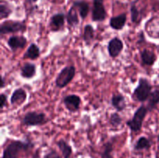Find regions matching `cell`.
<instances>
[{
    "label": "cell",
    "mask_w": 159,
    "mask_h": 158,
    "mask_svg": "<svg viewBox=\"0 0 159 158\" xmlns=\"http://www.w3.org/2000/svg\"><path fill=\"white\" fill-rule=\"evenodd\" d=\"M27 1L29 2L30 3H34V2H36L38 1V0H27Z\"/></svg>",
    "instance_id": "31"
},
{
    "label": "cell",
    "mask_w": 159,
    "mask_h": 158,
    "mask_svg": "<svg viewBox=\"0 0 159 158\" xmlns=\"http://www.w3.org/2000/svg\"><path fill=\"white\" fill-rule=\"evenodd\" d=\"M148 112V109L145 105H141L136 110V112L134 114L133 118L127 121L126 124L132 132H138L141 129L143 122H144V119L147 116Z\"/></svg>",
    "instance_id": "2"
},
{
    "label": "cell",
    "mask_w": 159,
    "mask_h": 158,
    "mask_svg": "<svg viewBox=\"0 0 159 158\" xmlns=\"http://www.w3.org/2000/svg\"><path fill=\"white\" fill-rule=\"evenodd\" d=\"M56 145L59 148L62 153V156L63 158H70L71 154H72V148L71 146L65 140V139H61L60 140L57 141L56 143Z\"/></svg>",
    "instance_id": "19"
},
{
    "label": "cell",
    "mask_w": 159,
    "mask_h": 158,
    "mask_svg": "<svg viewBox=\"0 0 159 158\" xmlns=\"http://www.w3.org/2000/svg\"><path fill=\"white\" fill-rule=\"evenodd\" d=\"M151 146H152L151 141L145 136H141L138 139L134 149L138 151L143 150H149L151 148Z\"/></svg>",
    "instance_id": "23"
},
{
    "label": "cell",
    "mask_w": 159,
    "mask_h": 158,
    "mask_svg": "<svg viewBox=\"0 0 159 158\" xmlns=\"http://www.w3.org/2000/svg\"><path fill=\"white\" fill-rule=\"evenodd\" d=\"M26 29V24L23 22L15 20H6L0 25V35L13 33L17 32H25Z\"/></svg>",
    "instance_id": "6"
},
{
    "label": "cell",
    "mask_w": 159,
    "mask_h": 158,
    "mask_svg": "<svg viewBox=\"0 0 159 158\" xmlns=\"http://www.w3.org/2000/svg\"><path fill=\"white\" fill-rule=\"evenodd\" d=\"M65 18H66V16L62 12H59V13L53 15L51 18V21H50V26H51V30H61L64 27Z\"/></svg>",
    "instance_id": "11"
},
{
    "label": "cell",
    "mask_w": 159,
    "mask_h": 158,
    "mask_svg": "<svg viewBox=\"0 0 159 158\" xmlns=\"http://www.w3.org/2000/svg\"><path fill=\"white\" fill-rule=\"evenodd\" d=\"M152 91V86L148 80L144 77L139 79L138 85L134 91V96L135 99L140 102H144L149 99Z\"/></svg>",
    "instance_id": "3"
},
{
    "label": "cell",
    "mask_w": 159,
    "mask_h": 158,
    "mask_svg": "<svg viewBox=\"0 0 159 158\" xmlns=\"http://www.w3.org/2000/svg\"><path fill=\"white\" fill-rule=\"evenodd\" d=\"M27 43L26 37L23 36H12L7 41L8 46L12 51H16L18 49H23Z\"/></svg>",
    "instance_id": "10"
},
{
    "label": "cell",
    "mask_w": 159,
    "mask_h": 158,
    "mask_svg": "<svg viewBox=\"0 0 159 158\" xmlns=\"http://www.w3.org/2000/svg\"><path fill=\"white\" fill-rule=\"evenodd\" d=\"M6 85V81H5V78L3 77H2V83H1V88H3Z\"/></svg>",
    "instance_id": "30"
},
{
    "label": "cell",
    "mask_w": 159,
    "mask_h": 158,
    "mask_svg": "<svg viewBox=\"0 0 159 158\" xmlns=\"http://www.w3.org/2000/svg\"><path fill=\"white\" fill-rule=\"evenodd\" d=\"M111 105L117 112H122L126 108V99L120 93L113 94L111 99Z\"/></svg>",
    "instance_id": "13"
},
{
    "label": "cell",
    "mask_w": 159,
    "mask_h": 158,
    "mask_svg": "<svg viewBox=\"0 0 159 158\" xmlns=\"http://www.w3.org/2000/svg\"><path fill=\"white\" fill-rule=\"evenodd\" d=\"M73 6L79 10V15L82 20H85L89 12V5L84 0H78L73 2Z\"/></svg>",
    "instance_id": "16"
},
{
    "label": "cell",
    "mask_w": 159,
    "mask_h": 158,
    "mask_svg": "<svg viewBox=\"0 0 159 158\" xmlns=\"http://www.w3.org/2000/svg\"><path fill=\"white\" fill-rule=\"evenodd\" d=\"M36 65L32 63H25L21 68V76L24 78L30 79L36 75Z\"/></svg>",
    "instance_id": "17"
},
{
    "label": "cell",
    "mask_w": 159,
    "mask_h": 158,
    "mask_svg": "<svg viewBox=\"0 0 159 158\" xmlns=\"http://www.w3.org/2000/svg\"><path fill=\"white\" fill-rule=\"evenodd\" d=\"M127 23V14L122 13L110 20V26L116 30H121Z\"/></svg>",
    "instance_id": "14"
},
{
    "label": "cell",
    "mask_w": 159,
    "mask_h": 158,
    "mask_svg": "<svg viewBox=\"0 0 159 158\" xmlns=\"http://www.w3.org/2000/svg\"><path fill=\"white\" fill-rule=\"evenodd\" d=\"M22 122L26 126H37L46 124L48 119L46 115L43 112H37L34 111L28 112L23 117Z\"/></svg>",
    "instance_id": "5"
},
{
    "label": "cell",
    "mask_w": 159,
    "mask_h": 158,
    "mask_svg": "<svg viewBox=\"0 0 159 158\" xmlns=\"http://www.w3.org/2000/svg\"><path fill=\"white\" fill-rule=\"evenodd\" d=\"M63 102L68 111L71 112H75L80 108L82 99L77 94H69L64 98Z\"/></svg>",
    "instance_id": "9"
},
{
    "label": "cell",
    "mask_w": 159,
    "mask_h": 158,
    "mask_svg": "<svg viewBox=\"0 0 159 158\" xmlns=\"http://www.w3.org/2000/svg\"><path fill=\"white\" fill-rule=\"evenodd\" d=\"M141 57L143 66H152L156 61V55L155 53L148 49L143 50Z\"/></svg>",
    "instance_id": "15"
},
{
    "label": "cell",
    "mask_w": 159,
    "mask_h": 158,
    "mask_svg": "<svg viewBox=\"0 0 159 158\" xmlns=\"http://www.w3.org/2000/svg\"><path fill=\"white\" fill-rule=\"evenodd\" d=\"M94 39V29L91 25H86L84 28L83 40L87 44H89L90 42Z\"/></svg>",
    "instance_id": "24"
},
{
    "label": "cell",
    "mask_w": 159,
    "mask_h": 158,
    "mask_svg": "<svg viewBox=\"0 0 159 158\" xmlns=\"http://www.w3.org/2000/svg\"><path fill=\"white\" fill-rule=\"evenodd\" d=\"M130 14H131V21L134 23H138L141 20V12L138 10V7L134 2L130 6Z\"/></svg>",
    "instance_id": "25"
},
{
    "label": "cell",
    "mask_w": 159,
    "mask_h": 158,
    "mask_svg": "<svg viewBox=\"0 0 159 158\" xmlns=\"http://www.w3.org/2000/svg\"><path fill=\"white\" fill-rule=\"evenodd\" d=\"M34 147L30 140H12L5 147L2 158H18L19 154L23 151H27Z\"/></svg>",
    "instance_id": "1"
},
{
    "label": "cell",
    "mask_w": 159,
    "mask_h": 158,
    "mask_svg": "<svg viewBox=\"0 0 159 158\" xmlns=\"http://www.w3.org/2000/svg\"><path fill=\"white\" fill-rule=\"evenodd\" d=\"M12 9L9 7V6L4 2H2L0 4V19L4 20L8 18L12 13Z\"/></svg>",
    "instance_id": "26"
},
{
    "label": "cell",
    "mask_w": 159,
    "mask_h": 158,
    "mask_svg": "<svg viewBox=\"0 0 159 158\" xmlns=\"http://www.w3.org/2000/svg\"><path fill=\"white\" fill-rule=\"evenodd\" d=\"M123 119L118 112L112 113L110 118V123L114 128H118L122 124Z\"/></svg>",
    "instance_id": "27"
},
{
    "label": "cell",
    "mask_w": 159,
    "mask_h": 158,
    "mask_svg": "<svg viewBox=\"0 0 159 158\" xmlns=\"http://www.w3.org/2000/svg\"><path fill=\"white\" fill-rule=\"evenodd\" d=\"M42 158H61V156L57 153V152L56 150H51Z\"/></svg>",
    "instance_id": "28"
},
{
    "label": "cell",
    "mask_w": 159,
    "mask_h": 158,
    "mask_svg": "<svg viewBox=\"0 0 159 158\" xmlns=\"http://www.w3.org/2000/svg\"><path fill=\"white\" fill-rule=\"evenodd\" d=\"M124 49V43L118 37H114L109 41L108 52L112 58H116Z\"/></svg>",
    "instance_id": "8"
},
{
    "label": "cell",
    "mask_w": 159,
    "mask_h": 158,
    "mask_svg": "<svg viewBox=\"0 0 159 158\" xmlns=\"http://www.w3.org/2000/svg\"><path fill=\"white\" fill-rule=\"evenodd\" d=\"M0 97H1V109H3V108L6 106V103H7V95L2 93Z\"/></svg>",
    "instance_id": "29"
},
{
    "label": "cell",
    "mask_w": 159,
    "mask_h": 158,
    "mask_svg": "<svg viewBox=\"0 0 159 158\" xmlns=\"http://www.w3.org/2000/svg\"><path fill=\"white\" fill-rule=\"evenodd\" d=\"M93 13L92 20L94 22H102L107 18V11L104 6L103 0H93Z\"/></svg>",
    "instance_id": "7"
},
{
    "label": "cell",
    "mask_w": 159,
    "mask_h": 158,
    "mask_svg": "<svg viewBox=\"0 0 159 158\" xmlns=\"http://www.w3.org/2000/svg\"><path fill=\"white\" fill-rule=\"evenodd\" d=\"M26 98H27L26 91L21 88H17L14 90L13 93L11 95L10 102L12 105H20L26 100Z\"/></svg>",
    "instance_id": "12"
},
{
    "label": "cell",
    "mask_w": 159,
    "mask_h": 158,
    "mask_svg": "<svg viewBox=\"0 0 159 158\" xmlns=\"http://www.w3.org/2000/svg\"><path fill=\"white\" fill-rule=\"evenodd\" d=\"M114 150L113 141L110 140L104 143L102 150L100 153L101 158H113V152Z\"/></svg>",
    "instance_id": "22"
},
{
    "label": "cell",
    "mask_w": 159,
    "mask_h": 158,
    "mask_svg": "<svg viewBox=\"0 0 159 158\" xmlns=\"http://www.w3.org/2000/svg\"><path fill=\"white\" fill-rule=\"evenodd\" d=\"M76 68L73 65L66 66L61 70L55 80V85L57 88H63L72 81L75 75Z\"/></svg>",
    "instance_id": "4"
},
{
    "label": "cell",
    "mask_w": 159,
    "mask_h": 158,
    "mask_svg": "<svg viewBox=\"0 0 159 158\" xmlns=\"http://www.w3.org/2000/svg\"><path fill=\"white\" fill-rule=\"evenodd\" d=\"M40 50L39 46L36 45L35 43H33L30 45L29 47L27 48L26 51L25 52L24 55H23V58L34 60L40 57Z\"/></svg>",
    "instance_id": "18"
},
{
    "label": "cell",
    "mask_w": 159,
    "mask_h": 158,
    "mask_svg": "<svg viewBox=\"0 0 159 158\" xmlns=\"http://www.w3.org/2000/svg\"><path fill=\"white\" fill-rule=\"evenodd\" d=\"M66 20L68 22V25L71 27L73 26H75L79 24V15H78L77 10H76V8L74 6H71L70 8V9L68 10V13L66 15Z\"/></svg>",
    "instance_id": "20"
},
{
    "label": "cell",
    "mask_w": 159,
    "mask_h": 158,
    "mask_svg": "<svg viewBox=\"0 0 159 158\" xmlns=\"http://www.w3.org/2000/svg\"><path fill=\"white\" fill-rule=\"evenodd\" d=\"M159 103V87L155 88L154 91H152L148 99V111H152L157 105Z\"/></svg>",
    "instance_id": "21"
}]
</instances>
